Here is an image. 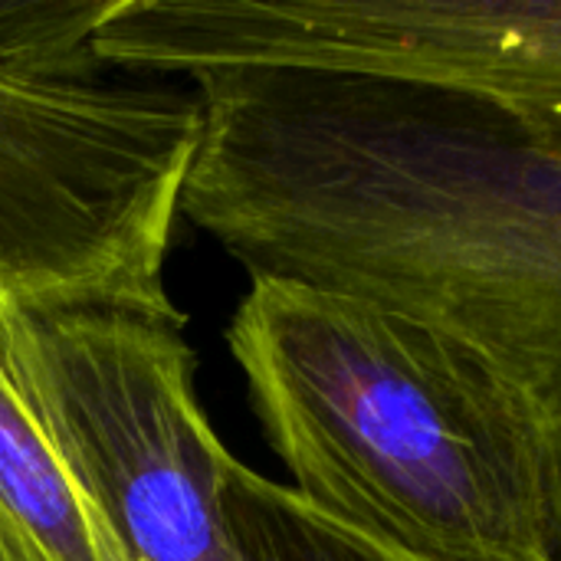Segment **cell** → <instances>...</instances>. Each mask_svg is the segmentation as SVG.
I'll list each match as a JSON object with an SVG mask.
<instances>
[{
  "label": "cell",
  "mask_w": 561,
  "mask_h": 561,
  "mask_svg": "<svg viewBox=\"0 0 561 561\" xmlns=\"http://www.w3.org/2000/svg\"><path fill=\"white\" fill-rule=\"evenodd\" d=\"M108 0H0V289L174 306L164 260L201 138L181 79L95 53Z\"/></svg>",
  "instance_id": "3"
},
{
  "label": "cell",
  "mask_w": 561,
  "mask_h": 561,
  "mask_svg": "<svg viewBox=\"0 0 561 561\" xmlns=\"http://www.w3.org/2000/svg\"><path fill=\"white\" fill-rule=\"evenodd\" d=\"M191 220L250 279L408 316L467 352L539 450L561 561V148L408 85L240 69L214 95Z\"/></svg>",
  "instance_id": "1"
},
{
  "label": "cell",
  "mask_w": 561,
  "mask_h": 561,
  "mask_svg": "<svg viewBox=\"0 0 561 561\" xmlns=\"http://www.w3.org/2000/svg\"><path fill=\"white\" fill-rule=\"evenodd\" d=\"M0 355L131 561H240L237 457L194 394L178 306H36L0 289Z\"/></svg>",
  "instance_id": "4"
},
{
  "label": "cell",
  "mask_w": 561,
  "mask_h": 561,
  "mask_svg": "<svg viewBox=\"0 0 561 561\" xmlns=\"http://www.w3.org/2000/svg\"><path fill=\"white\" fill-rule=\"evenodd\" d=\"M227 345L293 490L332 523L411 561H559L529 431L434 329L256 276Z\"/></svg>",
  "instance_id": "2"
},
{
  "label": "cell",
  "mask_w": 561,
  "mask_h": 561,
  "mask_svg": "<svg viewBox=\"0 0 561 561\" xmlns=\"http://www.w3.org/2000/svg\"><path fill=\"white\" fill-rule=\"evenodd\" d=\"M0 561H131L0 355Z\"/></svg>",
  "instance_id": "6"
},
{
  "label": "cell",
  "mask_w": 561,
  "mask_h": 561,
  "mask_svg": "<svg viewBox=\"0 0 561 561\" xmlns=\"http://www.w3.org/2000/svg\"><path fill=\"white\" fill-rule=\"evenodd\" d=\"M227 523L240 561H411L332 523L293 486L240 460L227 477Z\"/></svg>",
  "instance_id": "7"
},
{
  "label": "cell",
  "mask_w": 561,
  "mask_h": 561,
  "mask_svg": "<svg viewBox=\"0 0 561 561\" xmlns=\"http://www.w3.org/2000/svg\"><path fill=\"white\" fill-rule=\"evenodd\" d=\"M95 49L168 79L260 66L408 85L561 148V0H112Z\"/></svg>",
  "instance_id": "5"
}]
</instances>
